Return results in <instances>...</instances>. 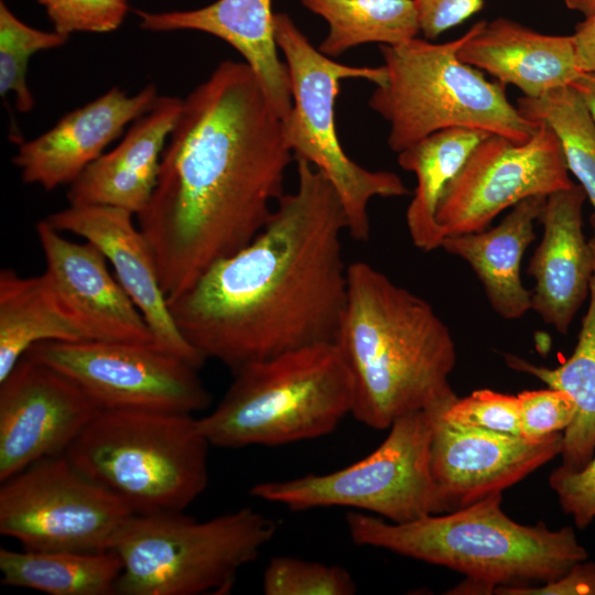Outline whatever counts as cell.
I'll use <instances>...</instances> for the list:
<instances>
[{"label": "cell", "mask_w": 595, "mask_h": 595, "mask_svg": "<svg viewBox=\"0 0 595 595\" xmlns=\"http://www.w3.org/2000/svg\"><path fill=\"white\" fill-rule=\"evenodd\" d=\"M292 159L283 119L245 62H221L183 99L137 216L167 302L264 228Z\"/></svg>", "instance_id": "1"}, {"label": "cell", "mask_w": 595, "mask_h": 595, "mask_svg": "<svg viewBox=\"0 0 595 595\" xmlns=\"http://www.w3.org/2000/svg\"><path fill=\"white\" fill-rule=\"evenodd\" d=\"M296 163V190L280 197L256 238L167 302L187 343L232 372L334 343L346 306L344 205L320 170L303 159Z\"/></svg>", "instance_id": "2"}, {"label": "cell", "mask_w": 595, "mask_h": 595, "mask_svg": "<svg viewBox=\"0 0 595 595\" xmlns=\"http://www.w3.org/2000/svg\"><path fill=\"white\" fill-rule=\"evenodd\" d=\"M334 344L354 381L351 415L371 429L458 398L448 380L456 349L447 325L430 303L366 262L348 264Z\"/></svg>", "instance_id": "3"}, {"label": "cell", "mask_w": 595, "mask_h": 595, "mask_svg": "<svg viewBox=\"0 0 595 595\" xmlns=\"http://www.w3.org/2000/svg\"><path fill=\"white\" fill-rule=\"evenodd\" d=\"M501 501L502 493H497L454 511L402 523L351 510L345 522L356 545L464 574L466 580L446 594H491L498 586L541 585L588 559L573 528L521 524L504 512Z\"/></svg>", "instance_id": "4"}, {"label": "cell", "mask_w": 595, "mask_h": 595, "mask_svg": "<svg viewBox=\"0 0 595 595\" xmlns=\"http://www.w3.org/2000/svg\"><path fill=\"white\" fill-rule=\"evenodd\" d=\"M217 407L197 419L210 445L279 446L333 433L353 413L354 381L334 343L247 364Z\"/></svg>", "instance_id": "5"}, {"label": "cell", "mask_w": 595, "mask_h": 595, "mask_svg": "<svg viewBox=\"0 0 595 595\" xmlns=\"http://www.w3.org/2000/svg\"><path fill=\"white\" fill-rule=\"evenodd\" d=\"M472 32L473 26L445 43L413 37L380 45L387 78L368 104L389 123L393 152L448 128L478 129L516 143L527 142L538 129L508 100L504 84L487 80L458 58Z\"/></svg>", "instance_id": "6"}, {"label": "cell", "mask_w": 595, "mask_h": 595, "mask_svg": "<svg viewBox=\"0 0 595 595\" xmlns=\"http://www.w3.org/2000/svg\"><path fill=\"white\" fill-rule=\"evenodd\" d=\"M209 445L192 414L97 409L64 454L147 515L183 511L206 489Z\"/></svg>", "instance_id": "7"}, {"label": "cell", "mask_w": 595, "mask_h": 595, "mask_svg": "<svg viewBox=\"0 0 595 595\" xmlns=\"http://www.w3.org/2000/svg\"><path fill=\"white\" fill-rule=\"evenodd\" d=\"M275 532L272 519L249 507L205 521L182 511L133 513L109 544L122 563L116 594H227Z\"/></svg>", "instance_id": "8"}, {"label": "cell", "mask_w": 595, "mask_h": 595, "mask_svg": "<svg viewBox=\"0 0 595 595\" xmlns=\"http://www.w3.org/2000/svg\"><path fill=\"white\" fill-rule=\"evenodd\" d=\"M274 35L291 84L292 108L283 120L288 145L295 159L310 162L329 180L345 208L347 234L366 241L371 199L404 196L410 191L396 173L367 170L345 153L334 107L342 80L365 79L378 86L387 78L386 68L345 65L324 55L285 13L274 14Z\"/></svg>", "instance_id": "9"}, {"label": "cell", "mask_w": 595, "mask_h": 595, "mask_svg": "<svg viewBox=\"0 0 595 595\" xmlns=\"http://www.w3.org/2000/svg\"><path fill=\"white\" fill-rule=\"evenodd\" d=\"M369 455L326 474L256 484L255 498L292 511L347 507L402 523L447 512L431 470V424L424 410L407 413L389 428Z\"/></svg>", "instance_id": "10"}, {"label": "cell", "mask_w": 595, "mask_h": 595, "mask_svg": "<svg viewBox=\"0 0 595 595\" xmlns=\"http://www.w3.org/2000/svg\"><path fill=\"white\" fill-rule=\"evenodd\" d=\"M133 515L65 454L43 458L1 482L0 533L24 550L105 551Z\"/></svg>", "instance_id": "11"}, {"label": "cell", "mask_w": 595, "mask_h": 595, "mask_svg": "<svg viewBox=\"0 0 595 595\" xmlns=\"http://www.w3.org/2000/svg\"><path fill=\"white\" fill-rule=\"evenodd\" d=\"M26 355L74 381L99 410L193 414L212 400L197 368L154 345L51 340Z\"/></svg>", "instance_id": "12"}, {"label": "cell", "mask_w": 595, "mask_h": 595, "mask_svg": "<svg viewBox=\"0 0 595 595\" xmlns=\"http://www.w3.org/2000/svg\"><path fill=\"white\" fill-rule=\"evenodd\" d=\"M524 143L488 134L445 187L436 209L444 236L477 232L508 207L571 187L561 143L544 122Z\"/></svg>", "instance_id": "13"}, {"label": "cell", "mask_w": 595, "mask_h": 595, "mask_svg": "<svg viewBox=\"0 0 595 595\" xmlns=\"http://www.w3.org/2000/svg\"><path fill=\"white\" fill-rule=\"evenodd\" d=\"M96 411L74 381L25 354L0 381V482L64 454Z\"/></svg>", "instance_id": "14"}, {"label": "cell", "mask_w": 595, "mask_h": 595, "mask_svg": "<svg viewBox=\"0 0 595 595\" xmlns=\"http://www.w3.org/2000/svg\"><path fill=\"white\" fill-rule=\"evenodd\" d=\"M443 405L424 411L431 424V470L447 512L502 493L561 453L563 432L528 440L462 425L442 416Z\"/></svg>", "instance_id": "15"}, {"label": "cell", "mask_w": 595, "mask_h": 595, "mask_svg": "<svg viewBox=\"0 0 595 595\" xmlns=\"http://www.w3.org/2000/svg\"><path fill=\"white\" fill-rule=\"evenodd\" d=\"M133 214L102 205H69L45 218L61 232L95 245L144 317L154 346L199 369L206 360L178 331L163 293L152 248Z\"/></svg>", "instance_id": "16"}, {"label": "cell", "mask_w": 595, "mask_h": 595, "mask_svg": "<svg viewBox=\"0 0 595 595\" xmlns=\"http://www.w3.org/2000/svg\"><path fill=\"white\" fill-rule=\"evenodd\" d=\"M35 230L45 258L44 273L90 340L154 345L144 317L95 245L63 237L46 219Z\"/></svg>", "instance_id": "17"}, {"label": "cell", "mask_w": 595, "mask_h": 595, "mask_svg": "<svg viewBox=\"0 0 595 595\" xmlns=\"http://www.w3.org/2000/svg\"><path fill=\"white\" fill-rule=\"evenodd\" d=\"M158 98L154 84L131 96L112 87L62 117L46 132L21 142L12 162L24 183L45 191L72 184Z\"/></svg>", "instance_id": "18"}, {"label": "cell", "mask_w": 595, "mask_h": 595, "mask_svg": "<svg viewBox=\"0 0 595 595\" xmlns=\"http://www.w3.org/2000/svg\"><path fill=\"white\" fill-rule=\"evenodd\" d=\"M585 199L580 184L547 197L539 217L542 239L527 270L534 279L531 310L560 334L587 298L595 269V237L586 240L583 232Z\"/></svg>", "instance_id": "19"}, {"label": "cell", "mask_w": 595, "mask_h": 595, "mask_svg": "<svg viewBox=\"0 0 595 595\" xmlns=\"http://www.w3.org/2000/svg\"><path fill=\"white\" fill-rule=\"evenodd\" d=\"M183 99L159 96L120 143L102 153L69 184V205H102L139 215L156 185L161 158Z\"/></svg>", "instance_id": "20"}, {"label": "cell", "mask_w": 595, "mask_h": 595, "mask_svg": "<svg viewBox=\"0 0 595 595\" xmlns=\"http://www.w3.org/2000/svg\"><path fill=\"white\" fill-rule=\"evenodd\" d=\"M139 25L151 32L198 31L234 47L255 72L284 120L292 108L289 71L279 58L271 0H216L192 10L141 11Z\"/></svg>", "instance_id": "21"}, {"label": "cell", "mask_w": 595, "mask_h": 595, "mask_svg": "<svg viewBox=\"0 0 595 595\" xmlns=\"http://www.w3.org/2000/svg\"><path fill=\"white\" fill-rule=\"evenodd\" d=\"M457 55L532 98L571 86L582 74L575 64L571 35L539 33L504 17L475 23Z\"/></svg>", "instance_id": "22"}, {"label": "cell", "mask_w": 595, "mask_h": 595, "mask_svg": "<svg viewBox=\"0 0 595 595\" xmlns=\"http://www.w3.org/2000/svg\"><path fill=\"white\" fill-rule=\"evenodd\" d=\"M545 196L522 199L494 228L447 235L441 247L466 261L482 283L491 309L505 320H518L531 310V291L520 278L524 250L536 239Z\"/></svg>", "instance_id": "23"}, {"label": "cell", "mask_w": 595, "mask_h": 595, "mask_svg": "<svg viewBox=\"0 0 595 595\" xmlns=\"http://www.w3.org/2000/svg\"><path fill=\"white\" fill-rule=\"evenodd\" d=\"M90 340L43 272L0 271V381L35 344Z\"/></svg>", "instance_id": "24"}, {"label": "cell", "mask_w": 595, "mask_h": 595, "mask_svg": "<svg viewBox=\"0 0 595 595\" xmlns=\"http://www.w3.org/2000/svg\"><path fill=\"white\" fill-rule=\"evenodd\" d=\"M488 134L470 128L434 132L398 153L399 165L414 173L416 186L405 223L413 245L431 251L441 247L444 232L436 220L440 198L464 162Z\"/></svg>", "instance_id": "25"}, {"label": "cell", "mask_w": 595, "mask_h": 595, "mask_svg": "<svg viewBox=\"0 0 595 595\" xmlns=\"http://www.w3.org/2000/svg\"><path fill=\"white\" fill-rule=\"evenodd\" d=\"M588 295L589 304L582 320L576 346L563 364L548 368L513 354H504L509 368L529 374L573 399L576 413L563 432L562 463L558 466L565 472L583 469L595 454V269Z\"/></svg>", "instance_id": "26"}, {"label": "cell", "mask_w": 595, "mask_h": 595, "mask_svg": "<svg viewBox=\"0 0 595 595\" xmlns=\"http://www.w3.org/2000/svg\"><path fill=\"white\" fill-rule=\"evenodd\" d=\"M1 583L50 595H112L122 571L116 552L0 549Z\"/></svg>", "instance_id": "27"}, {"label": "cell", "mask_w": 595, "mask_h": 595, "mask_svg": "<svg viewBox=\"0 0 595 595\" xmlns=\"http://www.w3.org/2000/svg\"><path fill=\"white\" fill-rule=\"evenodd\" d=\"M328 25L318 50L328 57L366 43L396 45L420 33L414 0H301Z\"/></svg>", "instance_id": "28"}, {"label": "cell", "mask_w": 595, "mask_h": 595, "mask_svg": "<svg viewBox=\"0 0 595 595\" xmlns=\"http://www.w3.org/2000/svg\"><path fill=\"white\" fill-rule=\"evenodd\" d=\"M516 106L523 117L547 123L556 134L567 170L593 207L589 223L595 237V122L583 99L572 86H564L540 97L522 96Z\"/></svg>", "instance_id": "29"}, {"label": "cell", "mask_w": 595, "mask_h": 595, "mask_svg": "<svg viewBox=\"0 0 595 595\" xmlns=\"http://www.w3.org/2000/svg\"><path fill=\"white\" fill-rule=\"evenodd\" d=\"M68 39L55 30L44 31L26 24L0 1V94L2 97L13 95L18 111L29 112L34 107L26 82L31 56L58 48Z\"/></svg>", "instance_id": "30"}, {"label": "cell", "mask_w": 595, "mask_h": 595, "mask_svg": "<svg viewBox=\"0 0 595 595\" xmlns=\"http://www.w3.org/2000/svg\"><path fill=\"white\" fill-rule=\"evenodd\" d=\"M262 591L266 595H353L357 585L340 565L277 555L263 571Z\"/></svg>", "instance_id": "31"}, {"label": "cell", "mask_w": 595, "mask_h": 595, "mask_svg": "<svg viewBox=\"0 0 595 595\" xmlns=\"http://www.w3.org/2000/svg\"><path fill=\"white\" fill-rule=\"evenodd\" d=\"M441 414L453 423L520 435L517 396L479 389L441 407Z\"/></svg>", "instance_id": "32"}, {"label": "cell", "mask_w": 595, "mask_h": 595, "mask_svg": "<svg viewBox=\"0 0 595 595\" xmlns=\"http://www.w3.org/2000/svg\"><path fill=\"white\" fill-rule=\"evenodd\" d=\"M53 30L71 36L76 32L116 31L129 12L128 0H37Z\"/></svg>", "instance_id": "33"}, {"label": "cell", "mask_w": 595, "mask_h": 595, "mask_svg": "<svg viewBox=\"0 0 595 595\" xmlns=\"http://www.w3.org/2000/svg\"><path fill=\"white\" fill-rule=\"evenodd\" d=\"M517 397L520 435L528 440H540L555 432H564L576 413L573 399L559 389L526 390Z\"/></svg>", "instance_id": "34"}, {"label": "cell", "mask_w": 595, "mask_h": 595, "mask_svg": "<svg viewBox=\"0 0 595 595\" xmlns=\"http://www.w3.org/2000/svg\"><path fill=\"white\" fill-rule=\"evenodd\" d=\"M549 486L556 494L564 513L583 530L595 519V454L578 472L555 468L549 476Z\"/></svg>", "instance_id": "35"}, {"label": "cell", "mask_w": 595, "mask_h": 595, "mask_svg": "<svg viewBox=\"0 0 595 595\" xmlns=\"http://www.w3.org/2000/svg\"><path fill=\"white\" fill-rule=\"evenodd\" d=\"M420 32L433 41L479 12L485 0H414Z\"/></svg>", "instance_id": "36"}, {"label": "cell", "mask_w": 595, "mask_h": 595, "mask_svg": "<svg viewBox=\"0 0 595 595\" xmlns=\"http://www.w3.org/2000/svg\"><path fill=\"white\" fill-rule=\"evenodd\" d=\"M499 595H595V563H575L561 577L539 586H498Z\"/></svg>", "instance_id": "37"}, {"label": "cell", "mask_w": 595, "mask_h": 595, "mask_svg": "<svg viewBox=\"0 0 595 595\" xmlns=\"http://www.w3.org/2000/svg\"><path fill=\"white\" fill-rule=\"evenodd\" d=\"M571 36L577 69L595 74V12L585 17Z\"/></svg>", "instance_id": "38"}, {"label": "cell", "mask_w": 595, "mask_h": 595, "mask_svg": "<svg viewBox=\"0 0 595 595\" xmlns=\"http://www.w3.org/2000/svg\"><path fill=\"white\" fill-rule=\"evenodd\" d=\"M571 86L581 96L595 122V74L582 73Z\"/></svg>", "instance_id": "39"}, {"label": "cell", "mask_w": 595, "mask_h": 595, "mask_svg": "<svg viewBox=\"0 0 595 595\" xmlns=\"http://www.w3.org/2000/svg\"><path fill=\"white\" fill-rule=\"evenodd\" d=\"M565 6L573 11L587 17L595 12V0H564Z\"/></svg>", "instance_id": "40"}]
</instances>
